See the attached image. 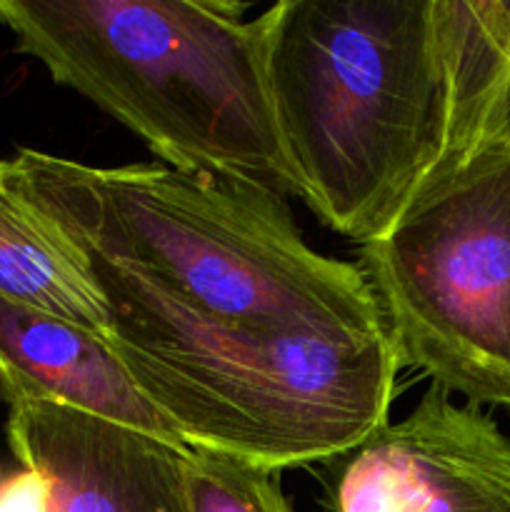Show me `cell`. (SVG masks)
<instances>
[{"label":"cell","instance_id":"8fae6325","mask_svg":"<svg viewBox=\"0 0 510 512\" xmlns=\"http://www.w3.org/2000/svg\"><path fill=\"white\" fill-rule=\"evenodd\" d=\"M490 143L510 145V85H508V93H505L503 110H500L498 125H495V133H493V140H490Z\"/></svg>","mask_w":510,"mask_h":512},{"label":"cell","instance_id":"30bf717a","mask_svg":"<svg viewBox=\"0 0 510 512\" xmlns=\"http://www.w3.org/2000/svg\"><path fill=\"white\" fill-rule=\"evenodd\" d=\"M190 512H293L278 470L195 448L185 450Z\"/></svg>","mask_w":510,"mask_h":512},{"label":"cell","instance_id":"277c9868","mask_svg":"<svg viewBox=\"0 0 510 512\" xmlns=\"http://www.w3.org/2000/svg\"><path fill=\"white\" fill-rule=\"evenodd\" d=\"M245 10L220 0H0V25L158 163L298 198Z\"/></svg>","mask_w":510,"mask_h":512},{"label":"cell","instance_id":"7a4b0ae2","mask_svg":"<svg viewBox=\"0 0 510 512\" xmlns=\"http://www.w3.org/2000/svg\"><path fill=\"white\" fill-rule=\"evenodd\" d=\"M10 188L90 260L215 323L388 335L360 265L305 243L283 198L163 163L118 168L20 148Z\"/></svg>","mask_w":510,"mask_h":512},{"label":"cell","instance_id":"5b68a950","mask_svg":"<svg viewBox=\"0 0 510 512\" xmlns=\"http://www.w3.org/2000/svg\"><path fill=\"white\" fill-rule=\"evenodd\" d=\"M400 365L478 408H510V145L440 175L360 248Z\"/></svg>","mask_w":510,"mask_h":512},{"label":"cell","instance_id":"8992f818","mask_svg":"<svg viewBox=\"0 0 510 512\" xmlns=\"http://www.w3.org/2000/svg\"><path fill=\"white\" fill-rule=\"evenodd\" d=\"M345 458L333 512H510V435L433 383Z\"/></svg>","mask_w":510,"mask_h":512},{"label":"cell","instance_id":"ba28073f","mask_svg":"<svg viewBox=\"0 0 510 512\" xmlns=\"http://www.w3.org/2000/svg\"><path fill=\"white\" fill-rule=\"evenodd\" d=\"M0 390L183 443L140 393L103 333L5 298H0Z\"/></svg>","mask_w":510,"mask_h":512},{"label":"cell","instance_id":"52a82bcc","mask_svg":"<svg viewBox=\"0 0 510 512\" xmlns=\"http://www.w3.org/2000/svg\"><path fill=\"white\" fill-rule=\"evenodd\" d=\"M8 443L43 485V512H190L188 445L5 393Z\"/></svg>","mask_w":510,"mask_h":512},{"label":"cell","instance_id":"6da1fadb","mask_svg":"<svg viewBox=\"0 0 510 512\" xmlns=\"http://www.w3.org/2000/svg\"><path fill=\"white\" fill-rule=\"evenodd\" d=\"M255 25L298 198L360 248L493 140L510 0H283Z\"/></svg>","mask_w":510,"mask_h":512},{"label":"cell","instance_id":"3957f363","mask_svg":"<svg viewBox=\"0 0 510 512\" xmlns=\"http://www.w3.org/2000/svg\"><path fill=\"white\" fill-rule=\"evenodd\" d=\"M90 268L113 313L105 340L185 445L280 473L343 458L388 423L400 370L388 335L215 323Z\"/></svg>","mask_w":510,"mask_h":512},{"label":"cell","instance_id":"9c48e42d","mask_svg":"<svg viewBox=\"0 0 510 512\" xmlns=\"http://www.w3.org/2000/svg\"><path fill=\"white\" fill-rule=\"evenodd\" d=\"M0 298L108 333L110 303L90 260L5 178L0 160Z\"/></svg>","mask_w":510,"mask_h":512}]
</instances>
